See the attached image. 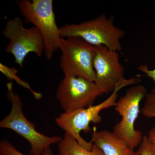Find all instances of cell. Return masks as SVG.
<instances>
[{
    "label": "cell",
    "instance_id": "cell-2",
    "mask_svg": "<svg viewBox=\"0 0 155 155\" xmlns=\"http://www.w3.org/2000/svg\"><path fill=\"white\" fill-rule=\"evenodd\" d=\"M16 2L25 22L33 24L41 33L45 56L50 61L56 51L60 49L61 39L53 0H18Z\"/></svg>",
    "mask_w": 155,
    "mask_h": 155
},
{
    "label": "cell",
    "instance_id": "cell-11",
    "mask_svg": "<svg viewBox=\"0 0 155 155\" xmlns=\"http://www.w3.org/2000/svg\"><path fill=\"white\" fill-rule=\"evenodd\" d=\"M58 155H105L102 151L94 145L91 150L83 148L77 140L68 134L58 143Z\"/></svg>",
    "mask_w": 155,
    "mask_h": 155
},
{
    "label": "cell",
    "instance_id": "cell-16",
    "mask_svg": "<svg viewBox=\"0 0 155 155\" xmlns=\"http://www.w3.org/2000/svg\"><path fill=\"white\" fill-rule=\"evenodd\" d=\"M138 69L140 71L143 72L148 77L151 78L155 83V69L151 70L148 68L146 65H141L138 67ZM152 92L155 93V87L153 88Z\"/></svg>",
    "mask_w": 155,
    "mask_h": 155
},
{
    "label": "cell",
    "instance_id": "cell-9",
    "mask_svg": "<svg viewBox=\"0 0 155 155\" xmlns=\"http://www.w3.org/2000/svg\"><path fill=\"white\" fill-rule=\"evenodd\" d=\"M94 68L95 72L94 83L101 95L113 92L117 85L126 79L118 52L104 46H95Z\"/></svg>",
    "mask_w": 155,
    "mask_h": 155
},
{
    "label": "cell",
    "instance_id": "cell-7",
    "mask_svg": "<svg viewBox=\"0 0 155 155\" xmlns=\"http://www.w3.org/2000/svg\"><path fill=\"white\" fill-rule=\"evenodd\" d=\"M3 35L10 41L6 47V52L13 55L15 63L21 68L28 54L34 53L40 58L45 52L44 40L40 31L34 26L25 28L19 17L9 19Z\"/></svg>",
    "mask_w": 155,
    "mask_h": 155
},
{
    "label": "cell",
    "instance_id": "cell-8",
    "mask_svg": "<svg viewBox=\"0 0 155 155\" xmlns=\"http://www.w3.org/2000/svg\"><path fill=\"white\" fill-rule=\"evenodd\" d=\"M95 83L72 75H65L57 88L56 97L64 112L86 108L92 106L101 95Z\"/></svg>",
    "mask_w": 155,
    "mask_h": 155
},
{
    "label": "cell",
    "instance_id": "cell-15",
    "mask_svg": "<svg viewBox=\"0 0 155 155\" xmlns=\"http://www.w3.org/2000/svg\"><path fill=\"white\" fill-rule=\"evenodd\" d=\"M135 155H155V144L147 136H143Z\"/></svg>",
    "mask_w": 155,
    "mask_h": 155
},
{
    "label": "cell",
    "instance_id": "cell-4",
    "mask_svg": "<svg viewBox=\"0 0 155 155\" xmlns=\"http://www.w3.org/2000/svg\"><path fill=\"white\" fill-rule=\"evenodd\" d=\"M7 96L11 104L10 114L0 122V127L10 129L25 139L30 145L31 155H41L52 145L59 143L62 137L47 136L36 130L35 125L24 116L22 103L19 96L13 89L12 82L7 84Z\"/></svg>",
    "mask_w": 155,
    "mask_h": 155
},
{
    "label": "cell",
    "instance_id": "cell-3",
    "mask_svg": "<svg viewBox=\"0 0 155 155\" xmlns=\"http://www.w3.org/2000/svg\"><path fill=\"white\" fill-rule=\"evenodd\" d=\"M114 20L113 17L108 18L103 14L79 24H66L60 27V36L80 38L94 46H104L118 52L122 50L120 40L125 32L114 25Z\"/></svg>",
    "mask_w": 155,
    "mask_h": 155
},
{
    "label": "cell",
    "instance_id": "cell-13",
    "mask_svg": "<svg viewBox=\"0 0 155 155\" xmlns=\"http://www.w3.org/2000/svg\"><path fill=\"white\" fill-rule=\"evenodd\" d=\"M141 112L145 117L155 118V93L151 92L147 94ZM148 137L155 144V127L150 130Z\"/></svg>",
    "mask_w": 155,
    "mask_h": 155
},
{
    "label": "cell",
    "instance_id": "cell-5",
    "mask_svg": "<svg viewBox=\"0 0 155 155\" xmlns=\"http://www.w3.org/2000/svg\"><path fill=\"white\" fill-rule=\"evenodd\" d=\"M147 94L143 85L132 87L117 101L115 106L122 119L114 126L113 132L133 150L139 146L143 137L141 131L135 130L134 123L140 112V102Z\"/></svg>",
    "mask_w": 155,
    "mask_h": 155
},
{
    "label": "cell",
    "instance_id": "cell-10",
    "mask_svg": "<svg viewBox=\"0 0 155 155\" xmlns=\"http://www.w3.org/2000/svg\"><path fill=\"white\" fill-rule=\"evenodd\" d=\"M91 142L99 148L105 155H135L134 150L113 131H98L94 127Z\"/></svg>",
    "mask_w": 155,
    "mask_h": 155
},
{
    "label": "cell",
    "instance_id": "cell-17",
    "mask_svg": "<svg viewBox=\"0 0 155 155\" xmlns=\"http://www.w3.org/2000/svg\"></svg>",
    "mask_w": 155,
    "mask_h": 155
},
{
    "label": "cell",
    "instance_id": "cell-12",
    "mask_svg": "<svg viewBox=\"0 0 155 155\" xmlns=\"http://www.w3.org/2000/svg\"><path fill=\"white\" fill-rule=\"evenodd\" d=\"M0 71L7 77L8 80L15 81L20 86L28 89L32 94L36 100H40L41 98L42 94L34 91L31 87L29 84L26 81L22 80L17 75L18 70L13 67H7L2 63H0Z\"/></svg>",
    "mask_w": 155,
    "mask_h": 155
},
{
    "label": "cell",
    "instance_id": "cell-6",
    "mask_svg": "<svg viewBox=\"0 0 155 155\" xmlns=\"http://www.w3.org/2000/svg\"><path fill=\"white\" fill-rule=\"evenodd\" d=\"M61 67L65 75H72L94 82V61L95 46L76 37L61 38Z\"/></svg>",
    "mask_w": 155,
    "mask_h": 155
},
{
    "label": "cell",
    "instance_id": "cell-1",
    "mask_svg": "<svg viewBox=\"0 0 155 155\" xmlns=\"http://www.w3.org/2000/svg\"><path fill=\"white\" fill-rule=\"evenodd\" d=\"M140 81V78L134 77L126 79L116 86L110 95L101 103L88 107L78 109L71 112H64L55 119L57 125L77 140L84 149L91 150L94 144L87 142L80 135L83 131L85 133L91 131V123L97 124L102 121L100 114L101 111L110 107L116 106L118 92L123 87L131 84H137Z\"/></svg>",
    "mask_w": 155,
    "mask_h": 155
},
{
    "label": "cell",
    "instance_id": "cell-14",
    "mask_svg": "<svg viewBox=\"0 0 155 155\" xmlns=\"http://www.w3.org/2000/svg\"><path fill=\"white\" fill-rule=\"evenodd\" d=\"M0 155H25L20 152L11 142L2 140L0 142ZM41 155H53L51 147L48 148Z\"/></svg>",
    "mask_w": 155,
    "mask_h": 155
}]
</instances>
